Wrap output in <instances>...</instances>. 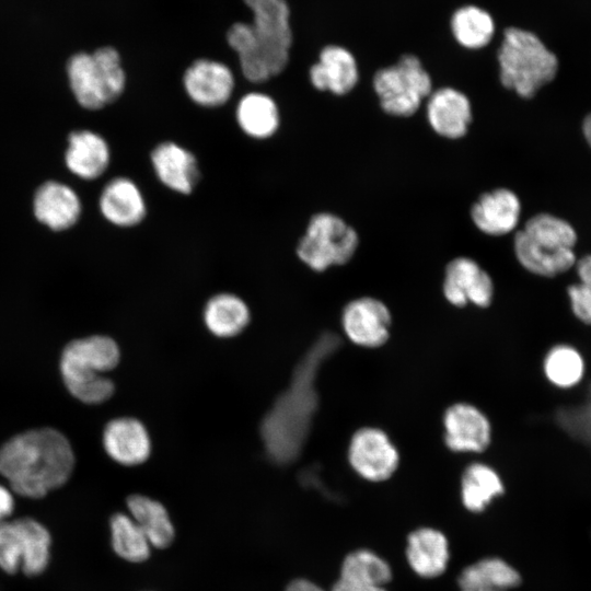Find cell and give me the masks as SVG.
<instances>
[{"label":"cell","instance_id":"1","mask_svg":"<svg viewBox=\"0 0 591 591\" xmlns=\"http://www.w3.org/2000/svg\"><path fill=\"white\" fill-rule=\"evenodd\" d=\"M339 347L337 334L323 333L297 364L288 389L265 415L260 437L271 462L286 465L301 453L318 407L320 368Z\"/></svg>","mask_w":591,"mask_h":591},{"label":"cell","instance_id":"2","mask_svg":"<svg viewBox=\"0 0 591 591\" xmlns=\"http://www.w3.org/2000/svg\"><path fill=\"white\" fill-rule=\"evenodd\" d=\"M73 466L69 441L53 428L23 432L0 449V474L13 493L26 498H43L65 485Z\"/></svg>","mask_w":591,"mask_h":591},{"label":"cell","instance_id":"3","mask_svg":"<svg viewBox=\"0 0 591 591\" xmlns=\"http://www.w3.org/2000/svg\"><path fill=\"white\" fill-rule=\"evenodd\" d=\"M253 12V23H235L228 43L236 51L243 77L264 83L288 66L292 33L285 0H244Z\"/></svg>","mask_w":591,"mask_h":591},{"label":"cell","instance_id":"4","mask_svg":"<svg viewBox=\"0 0 591 591\" xmlns=\"http://www.w3.org/2000/svg\"><path fill=\"white\" fill-rule=\"evenodd\" d=\"M118 345L108 336L76 339L62 351L60 370L68 391L85 404H101L114 393V383L104 375L119 362Z\"/></svg>","mask_w":591,"mask_h":591},{"label":"cell","instance_id":"5","mask_svg":"<svg viewBox=\"0 0 591 591\" xmlns=\"http://www.w3.org/2000/svg\"><path fill=\"white\" fill-rule=\"evenodd\" d=\"M576 242L577 234L569 222L549 213H538L515 233L513 250L518 262L528 271L555 277L577 263Z\"/></svg>","mask_w":591,"mask_h":591},{"label":"cell","instance_id":"6","mask_svg":"<svg viewBox=\"0 0 591 591\" xmlns=\"http://www.w3.org/2000/svg\"><path fill=\"white\" fill-rule=\"evenodd\" d=\"M501 84L523 99L533 97L557 73L558 60L532 32L509 27L498 50Z\"/></svg>","mask_w":591,"mask_h":591},{"label":"cell","instance_id":"7","mask_svg":"<svg viewBox=\"0 0 591 591\" xmlns=\"http://www.w3.org/2000/svg\"><path fill=\"white\" fill-rule=\"evenodd\" d=\"M67 72L77 102L89 111L114 104L126 90V73L120 56L113 47L73 55L68 61Z\"/></svg>","mask_w":591,"mask_h":591},{"label":"cell","instance_id":"8","mask_svg":"<svg viewBox=\"0 0 591 591\" xmlns=\"http://www.w3.org/2000/svg\"><path fill=\"white\" fill-rule=\"evenodd\" d=\"M359 245L357 231L335 213L311 216L299 237L296 255L311 270L323 273L348 263Z\"/></svg>","mask_w":591,"mask_h":591},{"label":"cell","instance_id":"9","mask_svg":"<svg viewBox=\"0 0 591 591\" xmlns=\"http://www.w3.org/2000/svg\"><path fill=\"white\" fill-rule=\"evenodd\" d=\"M51 536L39 521L24 517L0 522V568L14 575L43 573L50 559Z\"/></svg>","mask_w":591,"mask_h":591},{"label":"cell","instance_id":"10","mask_svg":"<svg viewBox=\"0 0 591 591\" xmlns=\"http://www.w3.org/2000/svg\"><path fill=\"white\" fill-rule=\"evenodd\" d=\"M372 83L381 108L397 117L414 115L432 92L430 74L414 55H404L395 65L378 70Z\"/></svg>","mask_w":591,"mask_h":591},{"label":"cell","instance_id":"11","mask_svg":"<svg viewBox=\"0 0 591 591\" xmlns=\"http://www.w3.org/2000/svg\"><path fill=\"white\" fill-rule=\"evenodd\" d=\"M148 159L155 179L175 196H192L202 179L199 157L175 139L158 141L150 149Z\"/></svg>","mask_w":591,"mask_h":591},{"label":"cell","instance_id":"12","mask_svg":"<svg viewBox=\"0 0 591 591\" xmlns=\"http://www.w3.org/2000/svg\"><path fill=\"white\" fill-rule=\"evenodd\" d=\"M182 85L193 106L217 111L231 101L235 90V78L225 63L200 58L184 71Z\"/></svg>","mask_w":591,"mask_h":591},{"label":"cell","instance_id":"13","mask_svg":"<svg viewBox=\"0 0 591 591\" xmlns=\"http://www.w3.org/2000/svg\"><path fill=\"white\" fill-rule=\"evenodd\" d=\"M348 460L358 475L382 482L396 471L399 455L389 436L379 428L363 427L351 437Z\"/></svg>","mask_w":591,"mask_h":591},{"label":"cell","instance_id":"14","mask_svg":"<svg viewBox=\"0 0 591 591\" xmlns=\"http://www.w3.org/2000/svg\"><path fill=\"white\" fill-rule=\"evenodd\" d=\"M99 209L108 223L123 230L141 227L150 212L149 200L141 186L125 175L115 176L104 185Z\"/></svg>","mask_w":591,"mask_h":591},{"label":"cell","instance_id":"15","mask_svg":"<svg viewBox=\"0 0 591 591\" xmlns=\"http://www.w3.org/2000/svg\"><path fill=\"white\" fill-rule=\"evenodd\" d=\"M341 326L354 344L375 348L389 338L391 314L382 301L362 297L346 304L341 314Z\"/></svg>","mask_w":591,"mask_h":591},{"label":"cell","instance_id":"16","mask_svg":"<svg viewBox=\"0 0 591 591\" xmlns=\"http://www.w3.org/2000/svg\"><path fill=\"white\" fill-rule=\"evenodd\" d=\"M442 288L445 299L455 306L472 303L486 308L494 296L490 276L468 257H456L447 265Z\"/></svg>","mask_w":591,"mask_h":591},{"label":"cell","instance_id":"17","mask_svg":"<svg viewBox=\"0 0 591 591\" xmlns=\"http://www.w3.org/2000/svg\"><path fill=\"white\" fill-rule=\"evenodd\" d=\"M233 119L235 127L246 139L266 142L281 129L282 114L279 102L262 91H250L236 101Z\"/></svg>","mask_w":591,"mask_h":591},{"label":"cell","instance_id":"18","mask_svg":"<svg viewBox=\"0 0 591 591\" xmlns=\"http://www.w3.org/2000/svg\"><path fill=\"white\" fill-rule=\"evenodd\" d=\"M444 442L454 452H483L491 440L486 415L474 405L456 403L443 415Z\"/></svg>","mask_w":591,"mask_h":591},{"label":"cell","instance_id":"19","mask_svg":"<svg viewBox=\"0 0 591 591\" xmlns=\"http://www.w3.org/2000/svg\"><path fill=\"white\" fill-rule=\"evenodd\" d=\"M312 86L320 92L334 95L349 93L358 83L359 70L354 55L345 47L325 46L318 60L309 70Z\"/></svg>","mask_w":591,"mask_h":591},{"label":"cell","instance_id":"20","mask_svg":"<svg viewBox=\"0 0 591 591\" xmlns=\"http://www.w3.org/2000/svg\"><path fill=\"white\" fill-rule=\"evenodd\" d=\"M426 114L434 132L448 139L464 137L473 117L468 97L450 86L440 88L430 93Z\"/></svg>","mask_w":591,"mask_h":591},{"label":"cell","instance_id":"21","mask_svg":"<svg viewBox=\"0 0 591 591\" xmlns=\"http://www.w3.org/2000/svg\"><path fill=\"white\" fill-rule=\"evenodd\" d=\"M105 452L115 462L125 466L139 465L151 453V439L144 425L131 417L111 420L103 432Z\"/></svg>","mask_w":591,"mask_h":591},{"label":"cell","instance_id":"22","mask_svg":"<svg viewBox=\"0 0 591 591\" xmlns=\"http://www.w3.org/2000/svg\"><path fill=\"white\" fill-rule=\"evenodd\" d=\"M520 212L519 197L508 188H496L479 196L472 206L471 218L480 232L500 236L514 230Z\"/></svg>","mask_w":591,"mask_h":591},{"label":"cell","instance_id":"23","mask_svg":"<svg viewBox=\"0 0 591 591\" xmlns=\"http://www.w3.org/2000/svg\"><path fill=\"white\" fill-rule=\"evenodd\" d=\"M33 209L40 223L54 231H63L78 222L81 216V201L71 187L48 181L37 188Z\"/></svg>","mask_w":591,"mask_h":591},{"label":"cell","instance_id":"24","mask_svg":"<svg viewBox=\"0 0 591 591\" xmlns=\"http://www.w3.org/2000/svg\"><path fill=\"white\" fill-rule=\"evenodd\" d=\"M112 152L106 139L92 130L72 131L65 160L70 172L82 179L101 177L111 164Z\"/></svg>","mask_w":591,"mask_h":591},{"label":"cell","instance_id":"25","mask_svg":"<svg viewBox=\"0 0 591 591\" xmlns=\"http://www.w3.org/2000/svg\"><path fill=\"white\" fill-rule=\"evenodd\" d=\"M406 557L410 568L422 578H434L444 572L449 561V545L443 533L420 528L407 538Z\"/></svg>","mask_w":591,"mask_h":591},{"label":"cell","instance_id":"26","mask_svg":"<svg viewBox=\"0 0 591 591\" xmlns=\"http://www.w3.org/2000/svg\"><path fill=\"white\" fill-rule=\"evenodd\" d=\"M202 317L207 329L212 335L230 338L245 329L251 314L242 298L231 292H220L207 301Z\"/></svg>","mask_w":591,"mask_h":591},{"label":"cell","instance_id":"27","mask_svg":"<svg viewBox=\"0 0 591 591\" xmlns=\"http://www.w3.org/2000/svg\"><path fill=\"white\" fill-rule=\"evenodd\" d=\"M130 517L153 547L165 548L174 538V526L164 506L143 495H131L127 499Z\"/></svg>","mask_w":591,"mask_h":591},{"label":"cell","instance_id":"28","mask_svg":"<svg viewBox=\"0 0 591 591\" xmlns=\"http://www.w3.org/2000/svg\"><path fill=\"white\" fill-rule=\"evenodd\" d=\"M503 490V483L499 474L486 464L473 463L465 468L462 475V502L472 512L483 511Z\"/></svg>","mask_w":591,"mask_h":591},{"label":"cell","instance_id":"29","mask_svg":"<svg viewBox=\"0 0 591 591\" xmlns=\"http://www.w3.org/2000/svg\"><path fill=\"white\" fill-rule=\"evenodd\" d=\"M450 26L455 40L467 49L484 48L495 34L491 15L476 5L457 9L451 18Z\"/></svg>","mask_w":591,"mask_h":591},{"label":"cell","instance_id":"30","mask_svg":"<svg viewBox=\"0 0 591 591\" xmlns=\"http://www.w3.org/2000/svg\"><path fill=\"white\" fill-rule=\"evenodd\" d=\"M459 586L467 588H490L508 591L521 583L520 573L505 560L484 558L466 567L459 576Z\"/></svg>","mask_w":591,"mask_h":591},{"label":"cell","instance_id":"31","mask_svg":"<svg viewBox=\"0 0 591 591\" xmlns=\"http://www.w3.org/2000/svg\"><path fill=\"white\" fill-rule=\"evenodd\" d=\"M109 529L112 547L119 557L131 563H140L149 557L151 545L130 515L114 514L109 521Z\"/></svg>","mask_w":591,"mask_h":591},{"label":"cell","instance_id":"32","mask_svg":"<svg viewBox=\"0 0 591 591\" xmlns=\"http://www.w3.org/2000/svg\"><path fill=\"white\" fill-rule=\"evenodd\" d=\"M544 373L547 380L559 389L576 386L584 374V360L570 345H556L544 359Z\"/></svg>","mask_w":591,"mask_h":591},{"label":"cell","instance_id":"33","mask_svg":"<svg viewBox=\"0 0 591 591\" xmlns=\"http://www.w3.org/2000/svg\"><path fill=\"white\" fill-rule=\"evenodd\" d=\"M340 578L384 587L392 579V570L375 553L358 549L344 559Z\"/></svg>","mask_w":591,"mask_h":591},{"label":"cell","instance_id":"34","mask_svg":"<svg viewBox=\"0 0 591 591\" xmlns=\"http://www.w3.org/2000/svg\"><path fill=\"white\" fill-rule=\"evenodd\" d=\"M556 419L571 437L591 447V385L581 403L560 408Z\"/></svg>","mask_w":591,"mask_h":591},{"label":"cell","instance_id":"35","mask_svg":"<svg viewBox=\"0 0 591 591\" xmlns=\"http://www.w3.org/2000/svg\"><path fill=\"white\" fill-rule=\"evenodd\" d=\"M567 296L576 318L586 325H591V282H578L569 286Z\"/></svg>","mask_w":591,"mask_h":591},{"label":"cell","instance_id":"36","mask_svg":"<svg viewBox=\"0 0 591 591\" xmlns=\"http://www.w3.org/2000/svg\"><path fill=\"white\" fill-rule=\"evenodd\" d=\"M332 591H386L384 587L362 583L340 578L335 582Z\"/></svg>","mask_w":591,"mask_h":591},{"label":"cell","instance_id":"37","mask_svg":"<svg viewBox=\"0 0 591 591\" xmlns=\"http://www.w3.org/2000/svg\"><path fill=\"white\" fill-rule=\"evenodd\" d=\"M12 490L0 485V522L5 521L14 509V498Z\"/></svg>","mask_w":591,"mask_h":591},{"label":"cell","instance_id":"38","mask_svg":"<svg viewBox=\"0 0 591 591\" xmlns=\"http://www.w3.org/2000/svg\"><path fill=\"white\" fill-rule=\"evenodd\" d=\"M576 264L579 282H591V255L583 256Z\"/></svg>","mask_w":591,"mask_h":591},{"label":"cell","instance_id":"39","mask_svg":"<svg viewBox=\"0 0 591 591\" xmlns=\"http://www.w3.org/2000/svg\"><path fill=\"white\" fill-rule=\"evenodd\" d=\"M286 591H325L314 582L306 579H297L289 583Z\"/></svg>","mask_w":591,"mask_h":591},{"label":"cell","instance_id":"40","mask_svg":"<svg viewBox=\"0 0 591 591\" xmlns=\"http://www.w3.org/2000/svg\"><path fill=\"white\" fill-rule=\"evenodd\" d=\"M582 130H583V135L586 137V140L588 141V143L591 147V114H589L584 118L583 124H582Z\"/></svg>","mask_w":591,"mask_h":591},{"label":"cell","instance_id":"41","mask_svg":"<svg viewBox=\"0 0 591 591\" xmlns=\"http://www.w3.org/2000/svg\"><path fill=\"white\" fill-rule=\"evenodd\" d=\"M462 591H506V590L490 589V588H467V589H462Z\"/></svg>","mask_w":591,"mask_h":591}]
</instances>
